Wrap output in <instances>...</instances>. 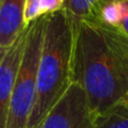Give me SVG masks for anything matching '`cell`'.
Returning <instances> with one entry per match:
<instances>
[{"mask_svg": "<svg viewBox=\"0 0 128 128\" xmlns=\"http://www.w3.org/2000/svg\"><path fill=\"white\" fill-rule=\"evenodd\" d=\"M122 17H124V2L107 1L99 9L93 22L118 28Z\"/></svg>", "mask_w": 128, "mask_h": 128, "instance_id": "obj_10", "label": "cell"}, {"mask_svg": "<svg viewBox=\"0 0 128 128\" xmlns=\"http://www.w3.org/2000/svg\"><path fill=\"white\" fill-rule=\"evenodd\" d=\"M122 102H124V104H127V106H128V94L126 96V97H125V99L124 100H122Z\"/></svg>", "mask_w": 128, "mask_h": 128, "instance_id": "obj_12", "label": "cell"}, {"mask_svg": "<svg viewBox=\"0 0 128 128\" xmlns=\"http://www.w3.org/2000/svg\"><path fill=\"white\" fill-rule=\"evenodd\" d=\"M40 128H94V116L83 89L72 82Z\"/></svg>", "mask_w": 128, "mask_h": 128, "instance_id": "obj_4", "label": "cell"}, {"mask_svg": "<svg viewBox=\"0 0 128 128\" xmlns=\"http://www.w3.org/2000/svg\"><path fill=\"white\" fill-rule=\"evenodd\" d=\"M72 82L98 116L128 94V37L120 29L96 22H81L74 28Z\"/></svg>", "mask_w": 128, "mask_h": 128, "instance_id": "obj_1", "label": "cell"}, {"mask_svg": "<svg viewBox=\"0 0 128 128\" xmlns=\"http://www.w3.org/2000/svg\"><path fill=\"white\" fill-rule=\"evenodd\" d=\"M118 29H120L128 37V1H124V17L118 26Z\"/></svg>", "mask_w": 128, "mask_h": 128, "instance_id": "obj_11", "label": "cell"}, {"mask_svg": "<svg viewBox=\"0 0 128 128\" xmlns=\"http://www.w3.org/2000/svg\"><path fill=\"white\" fill-rule=\"evenodd\" d=\"M46 16L27 27L19 68L14 82L7 128H27L36 99L37 68Z\"/></svg>", "mask_w": 128, "mask_h": 128, "instance_id": "obj_3", "label": "cell"}, {"mask_svg": "<svg viewBox=\"0 0 128 128\" xmlns=\"http://www.w3.org/2000/svg\"><path fill=\"white\" fill-rule=\"evenodd\" d=\"M27 28L8 48H0V128H7L11 91L19 68Z\"/></svg>", "mask_w": 128, "mask_h": 128, "instance_id": "obj_5", "label": "cell"}, {"mask_svg": "<svg viewBox=\"0 0 128 128\" xmlns=\"http://www.w3.org/2000/svg\"><path fill=\"white\" fill-rule=\"evenodd\" d=\"M109 0H65L63 10L71 18L74 28L81 22H93L99 9Z\"/></svg>", "mask_w": 128, "mask_h": 128, "instance_id": "obj_7", "label": "cell"}, {"mask_svg": "<svg viewBox=\"0 0 128 128\" xmlns=\"http://www.w3.org/2000/svg\"><path fill=\"white\" fill-rule=\"evenodd\" d=\"M109 1H120V2H124V1H128V0H109Z\"/></svg>", "mask_w": 128, "mask_h": 128, "instance_id": "obj_13", "label": "cell"}, {"mask_svg": "<svg viewBox=\"0 0 128 128\" xmlns=\"http://www.w3.org/2000/svg\"><path fill=\"white\" fill-rule=\"evenodd\" d=\"M94 128H128V106L119 102L94 117Z\"/></svg>", "mask_w": 128, "mask_h": 128, "instance_id": "obj_9", "label": "cell"}, {"mask_svg": "<svg viewBox=\"0 0 128 128\" xmlns=\"http://www.w3.org/2000/svg\"><path fill=\"white\" fill-rule=\"evenodd\" d=\"M65 0H26L24 11L25 26L28 27L33 22L43 16L58 12L63 9Z\"/></svg>", "mask_w": 128, "mask_h": 128, "instance_id": "obj_8", "label": "cell"}, {"mask_svg": "<svg viewBox=\"0 0 128 128\" xmlns=\"http://www.w3.org/2000/svg\"><path fill=\"white\" fill-rule=\"evenodd\" d=\"M74 26L65 10L46 16L37 68L36 99L27 128L43 120L72 83Z\"/></svg>", "mask_w": 128, "mask_h": 128, "instance_id": "obj_2", "label": "cell"}, {"mask_svg": "<svg viewBox=\"0 0 128 128\" xmlns=\"http://www.w3.org/2000/svg\"><path fill=\"white\" fill-rule=\"evenodd\" d=\"M25 4L26 0H0V48L10 47L27 28Z\"/></svg>", "mask_w": 128, "mask_h": 128, "instance_id": "obj_6", "label": "cell"}]
</instances>
